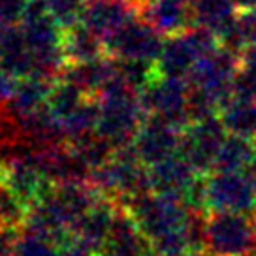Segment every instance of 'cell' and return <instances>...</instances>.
<instances>
[{"mask_svg": "<svg viewBox=\"0 0 256 256\" xmlns=\"http://www.w3.org/2000/svg\"><path fill=\"white\" fill-rule=\"evenodd\" d=\"M132 4H134V8L140 10V12H144L145 6H151L152 2H156V0H130Z\"/></svg>", "mask_w": 256, "mask_h": 256, "instance_id": "5bb4252c", "label": "cell"}, {"mask_svg": "<svg viewBox=\"0 0 256 256\" xmlns=\"http://www.w3.org/2000/svg\"><path fill=\"white\" fill-rule=\"evenodd\" d=\"M106 51L115 60H151L160 51L158 36L149 24L130 19L106 38Z\"/></svg>", "mask_w": 256, "mask_h": 256, "instance_id": "277c9868", "label": "cell"}, {"mask_svg": "<svg viewBox=\"0 0 256 256\" xmlns=\"http://www.w3.org/2000/svg\"><path fill=\"white\" fill-rule=\"evenodd\" d=\"M208 209L252 215L256 188L247 172H213L208 176Z\"/></svg>", "mask_w": 256, "mask_h": 256, "instance_id": "7a4b0ae2", "label": "cell"}, {"mask_svg": "<svg viewBox=\"0 0 256 256\" xmlns=\"http://www.w3.org/2000/svg\"><path fill=\"white\" fill-rule=\"evenodd\" d=\"M247 170H250V172H256V149H254V156H252V162H250V166H248Z\"/></svg>", "mask_w": 256, "mask_h": 256, "instance_id": "9a60e30c", "label": "cell"}, {"mask_svg": "<svg viewBox=\"0 0 256 256\" xmlns=\"http://www.w3.org/2000/svg\"><path fill=\"white\" fill-rule=\"evenodd\" d=\"M222 124L230 134L256 138V106L248 102H238L224 110Z\"/></svg>", "mask_w": 256, "mask_h": 256, "instance_id": "30bf717a", "label": "cell"}, {"mask_svg": "<svg viewBox=\"0 0 256 256\" xmlns=\"http://www.w3.org/2000/svg\"><path fill=\"white\" fill-rule=\"evenodd\" d=\"M256 142L250 138L230 134L216 152L213 172H245L252 162Z\"/></svg>", "mask_w": 256, "mask_h": 256, "instance_id": "9c48e42d", "label": "cell"}, {"mask_svg": "<svg viewBox=\"0 0 256 256\" xmlns=\"http://www.w3.org/2000/svg\"><path fill=\"white\" fill-rule=\"evenodd\" d=\"M198 172L183 156H170L154 164L152 168V184L166 196H176L183 200L184 190L196 179Z\"/></svg>", "mask_w": 256, "mask_h": 256, "instance_id": "ba28073f", "label": "cell"}, {"mask_svg": "<svg viewBox=\"0 0 256 256\" xmlns=\"http://www.w3.org/2000/svg\"><path fill=\"white\" fill-rule=\"evenodd\" d=\"M226 128L222 120L200 119L194 126L181 138L179 152L198 174L213 172V162L220 145L226 140Z\"/></svg>", "mask_w": 256, "mask_h": 256, "instance_id": "3957f363", "label": "cell"}, {"mask_svg": "<svg viewBox=\"0 0 256 256\" xmlns=\"http://www.w3.org/2000/svg\"><path fill=\"white\" fill-rule=\"evenodd\" d=\"M16 80L17 78L10 76L8 72H4V70L0 68V100L12 98V94H14V90H16V87H17Z\"/></svg>", "mask_w": 256, "mask_h": 256, "instance_id": "4fadbf2b", "label": "cell"}, {"mask_svg": "<svg viewBox=\"0 0 256 256\" xmlns=\"http://www.w3.org/2000/svg\"><path fill=\"white\" fill-rule=\"evenodd\" d=\"M62 49L68 64L96 60V58L108 55L106 42L81 21L70 24V26H64Z\"/></svg>", "mask_w": 256, "mask_h": 256, "instance_id": "52a82bcc", "label": "cell"}, {"mask_svg": "<svg viewBox=\"0 0 256 256\" xmlns=\"http://www.w3.org/2000/svg\"><path fill=\"white\" fill-rule=\"evenodd\" d=\"M134 12L136 8L130 0H94L85 4L80 21L106 40L120 24L130 21Z\"/></svg>", "mask_w": 256, "mask_h": 256, "instance_id": "5b68a950", "label": "cell"}, {"mask_svg": "<svg viewBox=\"0 0 256 256\" xmlns=\"http://www.w3.org/2000/svg\"><path fill=\"white\" fill-rule=\"evenodd\" d=\"M208 250L215 256H240L254 250V216L232 211H209Z\"/></svg>", "mask_w": 256, "mask_h": 256, "instance_id": "6da1fadb", "label": "cell"}, {"mask_svg": "<svg viewBox=\"0 0 256 256\" xmlns=\"http://www.w3.org/2000/svg\"><path fill=\"white\" fill-rule=\"evenodd\" d=\"M26 6L28 0H0V26L21 23Z\"/></svg>", "mask_w": 256, "mask_h": 256, "instance_id": "7c38bea8", "label": "cell"}, {"mask_svg": "<svg viewBox=\"0 0 256 256\" xmlns=\"http://www.w3.org/2000/svg\"><path fill=\"white\" fill-rule=\"evenodd\" d=\"M49 14L55 17L62 26L78 23L81 12L85 8V0H48Z\"/></svg>", "mask_w": 256, "mask_h": 256, "instance_id": "8fae6325", "label": "cell"}, {"mask_svg": "<svg viewBox=\"0 0 256 256\" xmlns=\"http://www.w3.org/2000/svg\"><path fill=\"white\" fill-rule=\"evenodd\" d=\"M181 147V138L177 136L176 126L166 120L151 122L140 134L138 140V154L151 164H158L162 160L174 156Z\"/></svg>", "mask_w": 256, "mask_h": 256, "instance_id": "8992f818", "label": "cell"}]
</instances>
